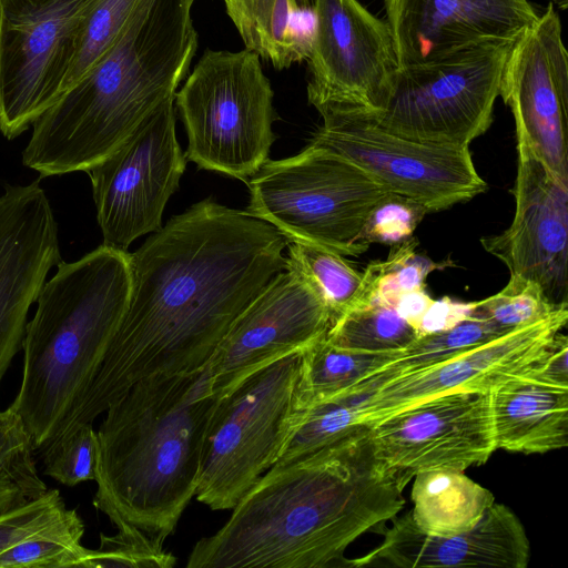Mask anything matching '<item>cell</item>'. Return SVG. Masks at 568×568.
Returning a JSON list of instances; mask_svg holds the SVG:
<instances>
[{
    "label": "cell",
    "mask_w": 568,
    "mask_h": 568,
    "mask_svg": "<svg viewBox=\"0 0 568 568\" xmlns=\"http://www.w3.org/2000/svg\"><path fill=\"white\" fill-rule=\"evenodd\" d=\"M407 484L375 454L369 426L268 468L187 568L347 567L346 548L394 519Z\"/></svg>",
    "instance_id": "obj_2"
},
{
    "label": "cell",
    "mask_w": 568,
    "mask_h": 568,
    "mask_svg": "<svg viewBox=\"0 0 568 568\" xmlns=\"http://www.w3.org/2000/svg\"><path fill=\"white\" fill-rule=\"evenodd\" d=\"M302 352L260 368L217 399L195 494L211 509H232L281 457L307 408Z\"/></svg>",
    "instance_id": "obj_7"
},
{
    "label": "cell",
    "mask_w": 568,
    "mask_h": 568,
    "mask_svg": "<svg viewBox=\"0 0 568 568\" xmlns=\"http://www.w3.org/2000/svg\"><path fill=\"white\" fill-rule=\"evenodd\" d=\"M568 339L558 333L544 353L524 373L536 381L568 388Z\"/></svg>",
    "instance_id": "obj_39"
},
{
    "label": "cell",
    "mask_w": 568,
    "mask_h": 568,
    "mask_svg": "<svg viewBox=\"0 0 568 568\" xmlns=\"http://www.w3.org/2000/svg\"><path fill=\"white\" fill-rule=\"evenodd\" d=\"M325 337L334 346L348 351L396 353L419 335L393 306L371 303L339 316Z\"/></svg>",
    "instance_id": "obj_28"
},
{
    "label": "cell",
    "mask_w": 568,
    "mask_h": 568,
    "mask_svg": "<svg viewBox=\"0 0 568 568\" xmlns=\"http://www.w3.org/2000/svg\"><path fill=\"white\" fill-rule=\"evenodd\" d=\"M130 253L100 245L60 261L43 284L22 342L21 385L9 406L34 450L65 429L83 398L128 305Z\"/></svg>",
    "instance_id": "obj_5"
},
{
    "label": "cell",
    "mask_w": 568,
    "mask_h": 568,
    "mask_svg": "<svg viewBox=\"0 0 568 568\" xmlns=\"http://www.w3.org/2000/svg\"><path fill=\"white\" fill-rule=\"evenodd\" d=\"M560 307L552 305L536 283L516 276H510L500 292L475 302V311L504 333L537 323Z\"/></svg>",
    "instance_id": "obj_34"
},
{
    "label": "cell",
    "mask_w": 568,
    "mask_h": 568,
    "mask_svg": "<svg viewBox=\"0 0 568 568\" xmlns=\"http://www.w3.org/2000/svg\"><path fill=\"white\" fill-rule=\"evenodd\" d=\"M273 95L257 53L206 50L174 99L187 135L186 160L248 181L276 139Z\"/></svg>",
    "instance_id": "obj_8"
},
{
    "label": "cell",
    "mask_w": 568,
    "mask_h": 568,
    "mask_svg": "<svg viewBox=\"0 0 568 568\" xmlns=\"http://www.w3.org/2000/svg\"><path fill=\"white\" fill-rule=\"evenodd\" d=\"M514 42L473 47L439 60L399 67L384 109L387 130L430 144L469 148L493 122Z\"/></svg>",
    "instance_id": "obj_9"
},
{
    "label": "cell",
    "mask_w": 568,
    "mask_h": 568,
    "mask_svg": "<svg viewBox=\"0 0 568 568\" xmlns=\"http://www.w3.org/2000/svg\"><path fill=\"white\" fill-rule=\"evenodd\" d=\"M287 244L270 223L209 199L172 216L130 253L126 308L60 436L92 424L144 377L207 365L242 311L284 270Z\"/></svg>",
    "instance_id": "obj_1"
},
{
    "label": "cell",
    "mask_w": 568,
    "mask_h": 568,
    "mask_svg": "<svg viewBox=\"0 0 568 568\" xmlns=\"http://www.w3.org/2000/svg\"><path fill=\"white\" fill-rule=\"evenodd\" d=\"M1 17H2V0H0V24H1Z\"/></svg>",
    "instance_id": "obj_43"
},
{
    "label": "cell",
    "mask_w": 568,
    "mask_h": 568,
    "mask_svg": "<svg viewBox=\"0 0 568 568\" xmlns=\"http://www.w3.org/2000/svg\"><path fill=\"white\" fill-rule=\"evenodd\" d=\"M359 396L339 394L311 404L276 463L318 450L358 432Z\"/></svg>",
    "instance_id": "obj_31"
},
{
    "label": "cell",
    "mask_w": 568,
    "mask_h": 568,
    "mask_svg": "<svg viewBox=\"0 0 568 568\" xmlns=\"http://www.w3.org/2000/svg\"><path fill=\"white\" fill-rule=\"evenodd\" d=\"M87 0H2L0 132L12 140L62 94Z\"/></svg>",
    "instance_id": "obj_12"
},
{
    "label": "cell",
    "mask_w": 568,
    "mask_h": 568,
    "mask_svg": "<svg viewBox=\"0 0 568 568\" xmlns=\"http://www.w3.org/2000/svg\"><path fill=\"white\" fill-rule=\"evenodd\" d=\"M61 261L58 224L39 181L0 195V384L22 349L28 313Z\"/></svg>",
    "instance_id": "obj_19"
},
{
    "label": "cell",
    "mask_w": 568,
    "mask_h": 568,
    "mask_svg": "<svg viewBox=\"0 0 568 568\" xmlns=\"http://www.w3.org/2000/svg\"><path fill=\"white\" fill-rule=\"evenodd\" d=\"M113 536L100 534V546L90 549L85 568H171L176 557L164 550L163 545L143 531L130 527H118Z\"/></svg>",
    "instance_id": "obj_36"
},
{
    "label": "cell",
    "mask_w": 568,
    "mask_h": 568,
    "mask_svg": "<svg viewBox=\"0 0 568 568\" xmlns=\"http://www.w3.org/2000/svg\"><path fill=\"white\" fill-rule=\"evenodd\" d=\"M550 2L557 6L561 10H566L568 7V0H550Z\"/></svg>",
    "instance_id": "obj_42"
},
{
    "label": "cell",
    "mask_w": 568,
    "mask_h": 568,
    "mask_svg": "<svg viewBox=\"0 0 568 568\" xmlns=\"http://www.w3.org/2000/svg\"><path fill=\"white\" fill-rule=\"evenodd\" d=\"M505 334L474 310L470 316L452 328L418 337L383 367L344 393L365 399L393 378L440 364Z\"/></svg>",
    "instance_id": "obj_25"
},
{
    "label": "cell",
    "mask_w": 568,
    "mask_h": 568,
    "mask_svg": "<svg viewBox=\"0 0 568 568\" xmlns=\"http://www.w3.org/2000/svg\"><path fill=\"white\" fill-rule=\"evenodd\" d=\"M496 449L545 454L568 445V388L524 373L489 392Z\"/></svg>",
    "instance_id": "obj_22"
},
{
    "label": "cell",
    "mask_w": 568,
    "mask_h": 568,
    "mask_svg": "<svg viewBox=\"0 0 568 568\" xmlns=\"http://www.w3.org/2000/svg\"><path fill=\"white\" fill-rule=\"evenodd\" d=\"M475 310V302L458 303L445 296L432 303L426 311L419 328V337L423 335L452 328L460 321L470 316Z\"/></svg>",
    "instance_id": "obj_40"
},
{
    "label": "cell",
    "mask_w": 568,
    "mask_h": 568,
    "mask_svg": "<svg viewBox=\"0 0 568 568\" xmlns=\"http://www.w3.org/2000/svg\"><path fill=\"white\" fill-rule=\"evenodd\" d=\"M194 0H142L112 47L32 124L22 163L40 178L87 172L164 100L197 47Z\"/></svg>",
    "instance_id": "obj_3"
},
{
    "label": "cell",
    "mask_w": 568,
    "mask_h": 568,
    "mask_svg": "<svg viewBox=\"0 0 568 568\" xmlns=\"http://www.w3.org/2000/svg\"><path fill=\"white\" fill-rule=\"evenodd\" d=\"M308 102L381 112L399 68L386 21L357 0H313Z\"/></svg>",
    "instance_id": "obj_13"
},
{
    "label": "cell",
    "mask_w": 568,
    "mask_h": 568,
    "mask_svg": "<svg viewBox=\"0 0 568 568\" xmlns=\"http://www.w3.org/2000/svg\"><path fill=\"white\" fill-rule=\"evenodd\" d=\"M568 306L440 364L398 376L359 403L368 426L422 400L453 392H491L521 375L566 325Z\"/></svg>",
    "instance_id": "obj_18"
},
{
    "label": "cell",
    "mask_w": 568,
    "mask_h": 568,
    "mask_svg": "<svg viewBox=\"0 0 568 568\" xmlns=\"http://www.w3.org/2000/svg\"><path fill=\"white\" fill-rule=\"evenodd\" d=\"M174 99L160 103L103 161L88 170L103 245L128 252L159 231L186 165L175 133Z\"/></svg>",
    "instance_id": "obj_11"
},
{
    "label": "cell",
    "mask_w": 568,
    "mask_h": 568,
    "mask_svg": "<svg viewBox=\"0 0 568 568\" xmlns=\"http://www.w3.org/2000/svg\"><path fill=\"white\" fill-rule=\"evenodd\" d=\"M316 110L323 123L310 143L352 161L389 192L416 201L427 212L469 201L487 189L469 148L402 136L384 128L372 112L357 108L322 105Z\"/></svg>",
    "instance_id": "obj_10"
},
{
    "label": "cell",
    "mask_w": 568,
    "mask_h": 568,
    "mask_svg": "<svg viewBox=\"0 0 568 568\" xmlns=\"http://www.w3.org/2000/svg\"><path fill=\"white\" fill-rule=\"evenodd\" d=\"M43 474L73 487L95 479L98 435L92 424H80L39 452Z\"/></svg>",
    "instance_id": "obj_35"
},
{
    "label": "cell",
    "mask_w": 568,
    "mask_h": 568,
    "mask_svg": "<svg viewBox=\"0 0 568 568\" xmlns=\"http://www.w3.org/2000/svg\"><path fill=\"white\" fill-rule=\"evenodd\" d=\"M515 215L510 226L481 237L483 247L499 258L510 276L536 283L555 306H568V184L516 130Z\"/></svg>",
    "instance_id": "obj_15"
},
{
    "label": "cell",
    "mask_w": 568,
    "mask_h": 568,
    "mask_svg": "<svg viewBox=\"0 0 568 568\" xmlns=\"http://www.w3.org/2000/svg\"><path fill=\"white\" fill-rule=\"evenodd\" d=\"M334 317L321 294L284 268L234 321L209 365L220 398L244 378L324 337Z\"/></svg>",
    "instance_id": "obj_16"
},
{
    "label": "cell",
    "mask_w": 568,
    "mask_h": 568,
    "mask_svg": "<svg viewBox=\"0 0 568 568\" xmlns=\"http://www.w3.org/2000/svg\"><path fill=\"white\" fill-rule=\"evenodd\" d=\"M245 49L282 70L307 60L315 33L310 0H223Z\"/></svg>",
    "instance_id": "obj_23"
},
{
    "label": "cell",
    "mask_w": 568,
    "mask_h": 568,
    "mask_svg": "<svg viewBox=\"0 0 568 568\" xmlns=\"http://www.w3.org/2000/svg\"><path fill=\"white\" fill-rule=\"evenodd\" d=\"M69 511L57 489L0 515V555L41 534Z\"/></svg>",
    "instance_id": "obj_37"
},
{
    "label": "cell",
    "mask_w": 568,
    "mask_h": 568,
    "mask_svg": "<svg viewBox=\"0 0 568 568\" xmlns=\"http://www.w3.org/2000/svg\"><path fill=\"white\" fill-rule=\"evenodd\" d=\"M217 399L209 363L129 387L97 432L93 506L116 528L134 527L164 544L196 494Z\"/></svg>",
    "instance_id": "obj_4"
},
{
    "label": "cell",
    "mask_w": 568,
    "mask_h": 568,
    "mask_svg": "<svg viewBox=\"0 0 568 568\" xmlns=\"http://www.w3.org/2000/svg\"><path fill=\"white\" fill-rule=\"evenodd\" d=\"M33 452L21 417L10 407L0 410V515L48 490L38 474Z\"/></svg>",
    "instance_id": "obj_29"
},
{
    "label": "cell",
    "mask_w": 568,
    "mask_h": 568,
    "mask_svg": "<svg viewBox=\"0 0 568 568\" xmlns=\"http://www.w3.org/2000/svg\"><path fill=\"white\" fill-rule=\"evenodd\" d=\"M433 302L434 300L424 287L400 294L394 304V308L418 333L420 322Z\"/></svg>",
    "instance_id": "obj_41"
},
{
    "label": "cell",
    "mask_w": 568,
    "mask_h": 568,
    "mask_svg": "<svg viewBox=\"0 0 568 568\" xmlns=\"http://www.w3.org/2000/svg\"><path fill=\"white\" fill-rule=\"evenodd\" d=\"M141 1L87 0L81 11L75 52L63 92L77 83L112 47Z\"/></svg>",
    "instance_id": "obj_30"
},
{
    "label": "cell",
    "mask_w": 568,
    "mask_h": 568,
    "mask_svg": "<svg viewBox=\"0 0 568 568\" xmlns=\"http://www.w3.org/2000/svg\"><path fill=\"white\" fill-rule=\"evenodd\" d=\"M399 67L514 42L539 13L528 0H384Z\"/></svg>",
    "instance_id": "obj_20"
},
{
    "label": "cell",
    "mask_w": 568,
    "mask_h": 568,
    "mask_svg": "<svg viewBox=\"0 0 568 568\" xmlns=\"http://www.w3.org/2000/svg\"><path fill=\"white\" fill-rule=\"evenodd\" d=\"M427 213L416 201L388 192L372 210L359 241L368 247L372 243L399 244L412 237Z\"/></svg>",
    "instance_id": "obj_38"
},
{
    "label": "cell",
    "mask_w": 568,
    "mask_h": 568,
    "mask_svg": "<svg viewBox=\"0 0 568 568\" xmlns=\"http://www.w3.org/2000/svg\"><path fill=\"white\" fill-rule=\"evenodd\" d=\"M287 247L284 268L296 272L321 294L334 322L371 304L373 285L366 270L359 273L343 255L314 244L288 242Z\"/></svg>",
    "instance_id": "obj_26"
},
{
    "label": "cell",
    "mask_w": 568,
    "mask_h": 568,
    "mask_svg": "<svg viewBox=\"0 0 568 568\" xmlns=\"http://www.w3.org/2000/svg\"><path fill=\"white\" fill-rule=\"evenodd\" d=\"M549 2L510 47L499 97L546 165L568 184V54Z\"/></svg>",
    "instance_id": "obj_17"
},
{
    "label": "cell",
    "mask_w": 568,
    "mask_h": 568,
    "mask_svg": "<svg viewBox=\"0 0 568 568\" xmlns=\"http://www.w3.org/2000/svg\"><path fill=\"white\" fill-rule=\"evenodd\" d=\"M529 559L530 544L520 519L509 507L494 503L473 529L448 537L420 531L408 511L394 519L376 548L348 559L347 567L383 562L400 568H526Z\"/></svg>",
    "instance_id": "obj_21"
},
{
    "label": "cell",
    "mask_w": 568,
    "mask_h": 568,
    "mask_svg": "<svg viewBox=\"0 0 568 568\" xmlns=\"http://www.w3.org/2000/svg\"><path fill=\"white\" fill-rule=\"evenodd\" d=\"M410 516L428 535L448 537L473 529L495 503L493 493L462 470L436 468L414 476Z\"/></svg>",
    "instance_id": "obj_24"
},
{
    "label": "cell",
    "mask_w": 568,
    "mask_h": 568,
    "mask_svg": "<svg viewBox=\"0 0 568 568\" xmlns=\"http://www.w3.org/2000/svg\"><path fill=\"white\" fill-rule=\"evenodd\" d=\"M252 215L288 242L314 244L343 256L368 250L359 237L374 206L389 192L338 153L310 143L298 154L267 160L248 179Z\"/></svg>",
    "instance_id": "obj_6"
},
{
    "label": "cell",
    "mask_w": 568,
    "mask_h": 568,
    "mask_svg": "<svg viewBox=\"0 0 568 568\" xmlns=\"http://www.w3.org/2000/svg\"><path fill=\"white\" fill-rule=\"evenodd\" d=\"M417 245L418 241L409 237L394 245L385 261L372 262L365 268L373 285L371 303L394 307L400 294L424 288L427 275L435 268L445 267V263L418 254Z\"/></svg>",
    "instance_id": "obj_33"
},
{
    "label": "cell",
    "mask_w": 568,
    "mask_h": 568,
    "mask_svg": "<svg viewBox=\"0 0 568 568\" xmlns=\"http://www.w3.org/2000/svg\"><path fill=\"white\" fill-rule=\"evenodd\" d=\"M325 336L302 352L301 390L307 407L351 388L399 353L348 351L334 346Z\"/></svg>",
    "instance_id": "obj_27"
},
{
    "label": "cell",
    "mask_w": 568,
    "mask_h": 568,
    "mask_svg": "<svg viewBox=\"0 0 568 568\" xmlns=\"http://www.w3.org/2000/svg\"><path fill=\"white\" fill-rule=\"evenodd\" d=\"M84 523L77 509L41 534L0 555V568L83 567L90 549L81 544Z\"/></svg>",
    "instance_id": "obj_32"
},
{
    "label": "cell",
    "mask_w": 568,
    "mask_h": 568,
    "mask_svg": "<svg viewBox=\"0 0 568 568\" xmlns=\"http://www.w3.org/2000/svg\"><path fill=\"white\" fill-rule=\"evenodd\" d=\"M376 456L407 484L420 471H464L496 450L489 393L453 392L400 409L369 426Z\"/></svg>",
    "instance_id": "obj_14"
}]
</instances>
